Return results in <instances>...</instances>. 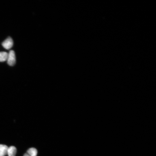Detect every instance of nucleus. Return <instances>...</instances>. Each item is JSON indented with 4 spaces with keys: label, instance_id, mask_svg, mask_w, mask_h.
Returning <instances> with one entry per match:
<instances>
[{
    "label": "nucleus",
    "instance_id": "nucleus-1",
    "mask_svg": "<svg viewBox=\"0 0 156 156\" xmlns=\"http://www.w3.org/2000/svg\"><path fill=\"white\" fill-rule=\"evenodd\" d=\"M7 63L11 66H13L15 64L16 62V55L15 52L13 50H11L8 53L7 59Z\"/></svg>",
    "mask_w": 156,
    "mask_h": 156
},
{
    "label": "nucleus",
    "instance_id": "nucleus-2",
    "mask_svg": "<svg viewBox=\"0 0 156 156\" xmlns=\"http://www.w3.org/2000/svg\"><path fill=\"white\" fill-rule=\"evenodd\" d=\"M2 44L4 48L7 50H9L12 48L14 42L12 38L10 37H8L3 41Z\"/></svg>",
    "mask_w": 156,
    "mask_h": 156
},
{
    "label": "nucleus",
    "instance_id": "nucleus-3",
    "mask_svg": "<svg viewBox=\"0 0 156 156\" xmlns=\"http://www.w3.org/2000/svg\"><path fill=\"white\" fill-rule=\"evenodd\" d=\"M17 153L16 148L14 146L8 148L7 154L8 156H15Z\"/></svg>",
    "mask_w": 156,
    "mask_h": 156
},
{
    "label": "nucleus",
    "instance_id": "nucleus-4",
    "mask_svg": "<svg viewBox=\"0 0 156 156\" xmlns=\"http://www.w3.org/2000/svg\"><path fill=\"white\" fill-rule=\"evenodd\" d=\"M8 148L5 144H0V156H5L7 154Z\"/></svg>",
    "mask_w": 156,
    "mask_h": 156
},
{
    "label": "nucleus",
    "instance_id": "nucleus-5",
    "mask_svg": "<svg viewBox=\"0 0 156 156\" xmlns=\"http://www.w3.org/2000/svg\"><path fill=\"white\" fill-rule=\"evenodd\" d=\"M8 53L5 52H0V62H4L7 61Z\"/></svg>",
    "mask_w": 156,
    "mask_h": 156
},
{
    "label": "nucleus",
    "instance_id": "nucleus-6",
    "mask_svg": "<svg viewBox=\"0 0 156 156\" xmlns=\"http://www.w3.org/2000/svg\"><path fill=\"white\" fill-rule=\"evenodd\" d=\"M37 150L33 148H30L27 151V154L30 156H37Z\"/></svg>",
    "mask_w": 156,
    "mask_h": 156
},
{
    "label": "nucleus",
    "instance_id": "nucleus-7",
    "mask_svg": "<svg viewBox=\"0 0 156 156\" xmlns=\"http://www.w3.org/2000/svg\"><path fill=\"white\" fill-rule=\"evenodd\" d=\"M24 156H30L27 153L25 154L24 155Z\"/></svg>",
    "mask_w": 156,
    "mask_h": 156
}]
</instances>
